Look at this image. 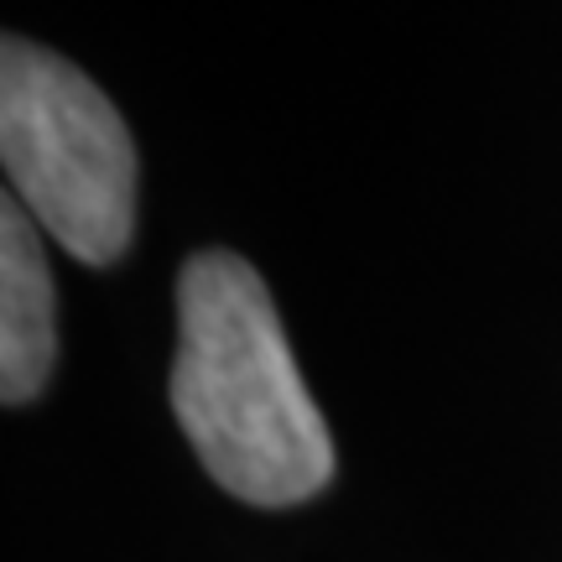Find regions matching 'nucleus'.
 Masks as SVG:
<instances>
[{"instance_id": "obj_2", "label": "nucleus", "mask_w": 562, "mask_h": 562, "mask_svg": "<svg viewBox=\"0 0 562 562\" xmlns=\"http://www.w3.org/2000/svg\"><path fill=\"white\" fill-rule=\"evenodd\" d=\"M0 58V161L11 199L83 266L121 261L136 235V140L121 110L37 42L5 37Z\"/></svg>"}, {"instance_id": "obj_3", "label": "nucleus", "mask_w": 562, "mask_h": 562, "mask_svg": "<svg viewBox=\"0 0 562 562\" xmlns=\"http://www.w3.org/2000/svg\"><path fill=\"white\" fill-rule=\"evenodd\" d=\"M58 364V297L37 220L5 193L0 203V402H37Z\"/></svg>"}, {"instance_id": "obj_1", "label": "nucleus", "mask_w": 562, "mask_h": 562, "mask_svg": "<svg viewBox=\"0 0 562 562\" xmlns=\"http://www.w3.org/2000/svg\"><path fill=\"white\" fill-rule=\"evenodd\" d=\"M172 412L209 480L245 505H297L334 480V442L250 261L203 250L178 277Z\"/></svg>"}]
</instances>
